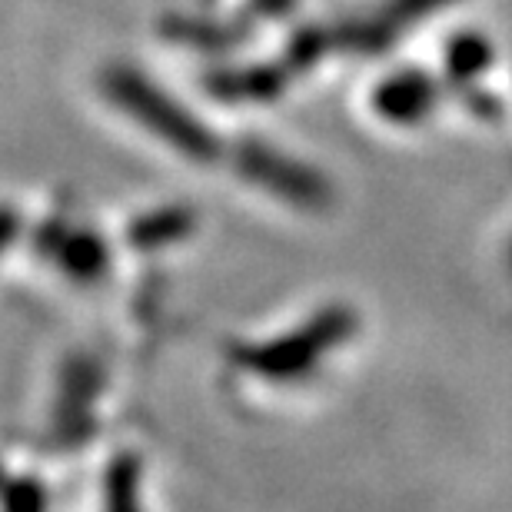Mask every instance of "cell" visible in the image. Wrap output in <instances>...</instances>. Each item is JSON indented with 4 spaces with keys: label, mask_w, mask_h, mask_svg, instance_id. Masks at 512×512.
Wrapping results in <instances>:
<instances>
[{
    "label": "cell",
    "mask_w": 512,
    "mask_h": 512,
    "mask_svg": "<svg viewBox=\"0 0 512 512\" xmlns=\"http://www.w3.org/2000/svg\"><path fill=\"white\" fill-rule=\"evenodd\" d=\"M353 326H356L353 313H346V310L320 313L306 330L286 336L283 343L270 346V356L263 360L266 370L280 373V376H296V373L313 370V363H320L326 350L340 346L346 336L353 333Z\"/></svg>",
    "instance_id": "1"
},
{
    "label": "cell",
    "mask_w": 512,
    "mask_h": 512,
    "mask_svg": "<svg viewBox=\"0 0 512 512\" xmlns=\"http://www.w3.org/2000/svg\"><path fill=\"white\" fill-rule=\"evenodd\" d=\"M439 104V84L423 70H399L373 94L376 114L389 124H423Z\"/></svg>",
    "instance_id": "2"
},
{
    "label": "cell",
    "mask_w": 512,
    "mask_h": 512,
    "mask_svg": "<svg viewBox=\"0 0 512 512\" xmlns=\"http://www.w3.org/2000/svg\"><path fill=\"white\" fill-rule=\"evenodd\" d=\"M446 4H453V0H389L386 10H380L373 20H366V24L353 30V47L383 50L393 44L399 30L419 24V20H426L429 14L443 10Z\"/></svg>",
    "instance_id": "3"
},
{
    "label": "cell",
    "mask_w": 512,
    "mask_h": 512,
    "mask_svg": "<svg viewBox=\"0 0 512 512\" xmlns=\"http://www.w3.org/2000/svg\"><path fill=\"white\" fill-rule=\"evenodd\" d=\"M489 64H493V44L476 30H463L446 44V77L456 87H469L486 74Z\"/></svg>",
    "instance_id": "4"
},
{
    "label": "cell",
    "mask_w": 512,
    "mask_h": 512,
    "mask_svg": "<svg viewBox=\"0 0 512 512\" xmlns=\"http://www.w3.org/2000/svg\"><path fill=\"white\" fill-rule=\"evenodd\" d=\"M509 270H512V247H509Z\"/></svg>",
    "instance_id": "5"
}]
</instances>
